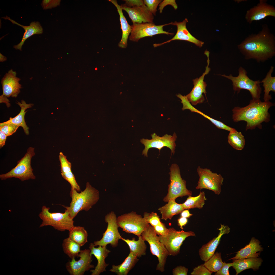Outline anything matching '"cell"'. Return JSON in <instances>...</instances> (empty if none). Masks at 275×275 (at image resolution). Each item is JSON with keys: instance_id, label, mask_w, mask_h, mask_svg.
<instances>
[{"instance_id": "cell-1", "label": "cell", "mask_w": 275, "mask_h": 275, "mask_svg": "<svg viewBox=\"0 0 275 275\" xmlns=\"http://www.w3.org/2000/svg\"><path fill=\"white\" fill-rule=\"evenodd\" d=\"M237 47L246 59L263 62L275 55V37L267 24L262 25L257 34H252Z\"/></svg>"}, {"instance_id": "cell-2", "label": "cell", "mask_w": 275, "mask_h": 275, "mask_svg": "<svg viewBox=\"0 0 275 275\" xmlns=\"http://www.w3.org/2000/svg\"><path fill=\"white\" fill-rule=\"evenodd\" d=\"M275 104L269 101L262 102L260 99H252L247 106L235 107L232 110V118L236 122L244 121L246 122L245 130L262 128V123L270 121L268 111Z\"/></svg>"}, {"instance_id": "cell-3", "label": "cell", "mask_w": 275, "mask_h": 275, "mask_svg": "<svg viewBox=\"0 0 275 275\" xmlns=\"http://www.w3.org/2000/svg\"><path fill=\"white\" fill-rule=\"evenodd\" d=\"M72 200L69 206H64L73 219L80 211L89 210L98 201L99 193L90 183H86L85 189L78 193L74 189H71L70 193Z\"/></svg>"}, {"instance_id": "cell-4", "label": "cell", "mask_w": 275, "mask_h": 275, "mask_svg": "<svg viewBox=\"0 0 275 275\" xmlns=\"http://www.w3.org/2000/svg\"><path fill=\"white\" fill-rule=\"evenodd\" d=\"M50 208L43 206L39 216L42 222L39 227L47 226H51L54 229L62 232L69 231L74 226L73 219L66 209L64 213H51Z\"/></svg>"}, {"instance_id": "cell-5", "label": "cell", "mask_w": 275, "mask_h": 275, "mask_svg": "<svg viewBox=\"0 0 275 275\" xmlns=\"http://www.w3.org/2000/svg\"><path fill=\"white\" fill-rule=\"evenodd\" d=\"M141 235L143 239L149 243L152 254L158 258L159 263L156 270L163 272L169 254L164 245L160 242L159 236L157 235L153 227L149 224Z\"/></svg>"}, {"instance_id": "cell-6", "label": "cell", "mask_w": 275, "mask_h": 275, "mask_svg": "<svg viewBox=\"0 0 275 275\" xmlns=\"http://www.w3.org/2000/svg\"><path fill=\"white\" fill-rule=\"evenodd\" d=\"M34 150L33 147H29L24 156L17 162L15 167L7 173L0 175V179L3 180L15 178L22 181L30 179H35L36 177L31 166L32 158L35 155Z\"/></svg>"}, {"instance_id": "cell-7", "label": "cell", "mask_w": 275, "mask_h": 275, "mask_svg": "<svg viewBox=\"0 0 275 275\" xmlns=\"http://www.w3.org/2000/svg\"><path fill=\"white\" fill-rule=\"evenodd\" d=\"M238 73V75L236 77L233 76L232 74L229 76L225 74L220 75L231 81L235 92L237 91L238 93L241 90L246 89L250 92L252 99H260L262 91L260 81L251 79L247 75L246 71L242 67L239 68Z\"/></svg>"}, {"instance_id": "cell-8", "label": "cell", "mask_w": 275, "mask_h": 275, "mask_svg": "<svg viewBox=\"0 0 275 275\" xmlns=\"http://www.w3.org/2000/svg\"><path fill=\"white\" fill-rule=\"evenodd\" d=\"M170 184L168 185V192L163 199L165 202L175 200L179 197L187 196H191V191L186 188V181L181 177L178 166L175 164H172L170 168Z\"/></svg>"}, {"instance_id": "cell-9", "label": "cell", "mask_w": 275, "mask_h": 275, "mask_svg": "<svg viewBox=\"0 0 275 275\" xmlns=\"http://www.w3.org/2000/svg\"><path fill=\"white\" fill-rule=\"evenodd\" d=\"M118 226L128 233L139 236L148 227V224L143 217L133 211L125 213L117 218Z\"/></svg>"}, {"instance_id": "cell-10", "label": "cell", "mask_w": 275, "mask_h": 275, "mask_svg": "<svg viewBox=\"0 0 275 275\" xmlns=\"http://www.w3.org/2000/svg\"><path fill=\"white\" fill-rule=\"evenodd\" d=\"M159 236L169 255L175 256L179 253L181 246L186 238L189 236H195V234L192 231L186 232L182 230L177 231L173 228H170L168 229L166 235Z\"/></svg>"}, {"instance_id": "cell-11", "label": "cell", "mask_w": 275, "mask_h": 275, "mask_svg": "<svg viewBox=\"0 0 275 275\" xmlns=\"http://www.w3.org/2000/svg\"><path fill=\"white\" fill-rule=\"evenodd\" d=\"M197 172L199 178L196 189H206L212 191L216 194H220L224 180L220 174L213 172L210 169L203 168L200 166L198 167Z\"/></svg>"}, {"instance_id": "cell-12", "label": "cell", "mask_w": 275, "mask_h": 275, "mask_svg": "<svg viewBox=\"0 0 275 275\" xmlns=\"http://www.w3.org/2000/svg\"><path fill=\"white\" fill-rule=\"evenodd\" d=\"M117 218L116 214L113 211L111 212L105 216V220L107 224V229L103 233L102 239L94 242L95 246H105L109 244L113 248L118 246L119 240L121 236L118 231Z\"/></svg>"}, {"instance_id": "cell-13", "label": "cell", "mask_w": 275, "mask_h": 275, "mask_svg": "<svg viewBox=\"0 0 275 275\" xmlns=\"http://www.w3.org/2000/svg\"><path fill=\"white\" fill-rule=\"evenodd\" d=\"M169 25L167 23L156 25L153 23H135L131 25V31L129 37L131 41L138 42L140 39L146 37H152L156 35L164 34L173 35L174 33L163 30V27Z\"/></svg>"}, {"instance_id": "cell-14", "label": "cell", "mask_w": 275, "mask_h": 275, "mask_svg": "<svg viewBox=\"0 0 275 275\" xmlns=\"http://www.w3.org/2000/svg\"><path fill=\"white\" fill-rule=\"evenodd\" d=\"M151 139L143 138L140 140V142L145 146L142 151V155H144V156L147 157L148 152L150 148H155L160 151L164 147L169 148L171 151V154H174L176 146L175 142L177 138L175 132L172 135L166 134L161 137L157 135L155 133L151 134Z\"/></svg>"}, {"instance_id": "cell-15", "label": "cell", "mask_w": 275, "mask_h": 275, "mask_svg": "<svg viewBox=\"0 0 275 275\" xmlns=\"http://www.w3.org/2000/svg\"><path fill=\"white\" fill-rule=\"evenodd\" d=\"M209 53V51L207 50L204 52L207 58V64L206 67L205 72L199 78H197L193 80L194 86L193 89L189 93L186 95L189 101L193 105H195L203 102L205 98L203 93L204 94L206 97V89L207 85L204 81V79L205 76L207 74L210 70V69L209 67L210 63Z\"/></svg>"}, {"instance_id": "cell-16", "label": "cell", "mask_w": 275, "mask_h": 275, "mask_svg": "<svg viewBox=\"0 0 275 275\" xmlns=\"http://www.w3.org/2000/svg\"><path fill=\"white\" fill-rule=\"evenodd\" d=\"M78 256L80 258L78 260L74 258L66 264V268L70 275H83L86 271L95 267L91 264L92 257L89 249L81 250Z\"/></svg>"}, {"instance_id": "cell-17", "label": "cell", "mask_w": 275, "mask_h": 275, "mask_svg": "<svg viewBox=\"0 0 275 275\" xmlns=\"http://www.w3.org/2000/svg\"><path fill=\"white\" fill-rule=\"evenodd\" d=\"M266 0H260L256 6L247 11L245 18L248 22L251 24L253 21L264 19L268 16L275 17V8L268 4Z\"/></svg>"}, {"instance_id": "cell-18", "label": "cell", "mask_w": 275, "mask_h": 275, "mask_svg": "<svg viewBox=\"0 0 275 275\" xmlns=\"http://www.w3.org/2000/svg\"><path fill=\"white\" fill-rule=\"evenodd\" d=\"M188 22V19L186 18L181 22L175 21L174 22H171L169 23V25L177 26V31L175 35L172 38L167 41L160 43L153 44L154 47L160 46L175 40L187 41L194 44L200 48L202 47L204 43V42L197 39L193 36L187 29L186 24Z\"/></svg>"}, {"instance_id": "cell-19", "label": "cell", "mask_w": 275, "mask_h": 275, "mask_svg": "<svg viewBox=\"0 0 275 275\" xmlns=\"http://www.w3.org/2000/svg\"><path fill=\"white\" fill-rule=\"evenodd\" d=\"M16 72L11 69L5 74L1 80L2 86V95L7 97L11 96L16 97L20 92L22 85L19 82L20 78L16 76Z\"/></svg>"}, {"instance_id": "cell-20", "label": "cell", "mask_w": 275, "mask_h": 275, "mask_svg": "<svg viewBox=\"0 0 275 275\" xmlns=\"http://www.w3.org/2000/svg\"><path fill=\"white\" fill-rule=\"evenodd\" d=\"M122 10L128 15L133 24L153 23L154 15L145 5L129 7L123 5H120Z\"/></svg>"}, {"instance_id": "cell-21", "label": "cell", "mask_w": 275, "mask_h": 275, "mask_svg": "<svg viewBox=\"0 0 275 275\" xmlns=\"http://www.w3.org/2000/svg\"><path fill=\"white\" fill-rule=\"evenodd\" d=\"M221 225L220 228L217 229L220 231L218 236L203 245L199 250V254L202 260L205 262L209 259L214 254L222 236L230 232V229L228 226Z\"/></svg>"}, {"instance_id": "cell-22", "label": "cell", "mask_w": 275, "mask_h": 275, "mask_svg": "<svg viewBox=\"0 0 275 275\" xmlns=\"http://www.w3.org/2000/svg\"><path fill=\"white\" fill-rule=\"evenodd\" d=\"M93 243H91L89 245V249L90 251L91 255H93L97 260V263L95 268L91 270L90 272L91 275H99L101 273L106 271V268L109 265L105 261V259L108 256L110 252V251L107 249V246H99L97 248Z\"/></svg>"}, {"instance_id": "cell-23", "label": "cell", "mask_w": 275, "mask_h": 275, "mask_svg": "<svg viewBox=\"0 0 275 275\" xmlns=\"http://www.w3.org/2000/svg\"><path fill=\"white\" fill-rule=\"evenodd\" d=\"M260 244L259 240L254 237L252 238L248 245L237 252L235 256L229 260L258 257L260 253L257 252L263 250Z\"/></svg>"}, {"instance_id": "cell-24", "label": "cell", "mask_w": 275, "mask_h": 275, "mask_svg": "<svg viewBox=\"0 0 275 275\" xmlns=\"http://www.w3.org/2000/svg\"><path fill=\"white\" fill-rule=\"evenodd\" d=\"M3 18L8 19L15 24L22 27L25 30L21 41L18 44L14 45L13 47L16 50H22V48L25 41L29 37L35 34H41L43 32V29L40 23L38 22H32L28 26H25L19 24L10 17L6 16Z\"/></svg>"}, {"instance_id": "cell-25", "label": "cell", "mask_w": 275, "mask_h": 275, "mask_svg": "<svg viewBox=\"0 0 275 275\" xmlns=\"http://www.w3.org/2000/svg\"><path fill=\"white\" fill-rule=\"evenodd\" d=\"M114 5L117 9L119 16V19L122 32V35L121 40L118 46L121 48H126L127 46V42L129 35L131 31V26L129 25L124 16L121 5L118 4L117 1L116 0H109Z\"/></svg>"}, {"instance_id": "cell-26", "label": "cell", "mask_w": 275, "mask_h": 275, "mask_svg": "<svg viewBox=\"0 0 275 275\" xmlns=\"http://www.w3.org/2000/svg\"><path fill=\"white\" fill-rule=\"evenodd\" d=\"M181 100V102L182 103L183 107L182 108L183 110L188 109L191 112L198 113L210 120L213 124L219 129L225 130L229 132H234L237 131L235 129L228 126L221 122L211 118L201 111L197 109L194 107L190 103L186 96H183L180 94L176 95Z\"/></svg>"}, {"instance_id": "cell-27", "label": "cell", "mask_w": 275, "mask_h": 275, "mask_svg": "<svg viewBox=\"0 0 275 275\" xmlns=\"http://www.w3.org/2000/svg\"><path fill=\"white\" fill-rule=\"evenodd\" d=\"M233 260L232 267L236 270V275L248 269H252L254 270H258L263 261L261 258L258 257Z\"/></svg>"}, {"instance_id": "cell-28", "label": "cell", "mask_w": 275, "mask_h": 275, "mask_svg": "<svg viewBox=\"0 0 275 275\" xmlns=\"http://www.w3.org/2000/svg\"><path fill=\"white\" fill-rule=\"evenodd\" d=\"M138 258L136 255L130 252L122 264L118 265H113L109 271L118 275H127L138 261Z\"/></svg>"}, {"instance_id": "cell-29", "label": "cell", "mask_w": 275, "mask_h": 275, "mask_svg": "<svg viewBox=\"0 0 275 275\" xmlns=\"http://www.w3.org/2000/svg\"><path fill=\"white\" fill-rule=\"evenodd\" d=\"M16 103L21 108L20 113L15 117L13 118L10 117L9 120L6 122L15 124L19 127H22L26 134L28 135L29 134V128L26 125L25 121V115L27 111H25L27 109L32 107L33 104L30 103L27 104L23 100H22L21 102H18Z\"/></svg>"}, {"instance_id": "cell-30", "label": "cell", "mask_w": 275, "mask_h": 275, "mask_svg": "<svg viewBox=\"0 0 275 275\" xmlns=\"http://www.w3.org/2000/svg\"><path fill=\"white\" fill-rule=\"evenodd\" d=\"M175 200H171L165 205L158 209L162 215L161 219L171 220L174 215L180 213L184 209L181 204L177 203Z\"/></svg>"}, {"instance_id": "cell-31", "label": "cell", "mask_w": 275, "mask_h": 275, "mask_svg": "<svg viewBox=\"0 0 275 275\" xmlns=\"http://www.w3.org/2000/svg\"><path fill=\"white\" fill-rule=\"evenodd\" d=\"M138 237V240L137 241L135 240L134 238H133L132 240H130L125 239L121 237L120 239L128 244L130 249V252L136 255L138 257H140L146 255L147 248L145 241L142 238L141 235Z\"/></svg>"}, {"instance_id": "cell-32", "label": "cell", "mask_w": 275, "mask_h": 275, "mask_svg": "<svg viewBox=\"0 0 275 275\" xmlns=\"http://www.w3.org/2000/svg\"><path fill=\"white\" fill-rule=\"evenodd\" d=\"M274 69V67L271 66L265 78L260 81L261 83H263V85L264 88L263 97L264 101H269L272 99L271 95L269 94L270 91L275 92V77L272 76Z\"/></svg>"}, {"instance_id": "cell-33", "label": "cell", "mask_w": 275, "mask_h": 275, "mask_svg": "<svg viewBox=\"0 0 275 275\" xmlns=\"http://www.w3.org/2000/svg\"><path fill=\"white\" fill-rule=\"evenodd\" d=\"M68 231V237L81 247L88 242V233L83 227L74 226Z\"/></svg>"}, {"instance_id": "cell-34", "label": "cell", "mask_w": 275, "mask_h": 275, "mask_svg": "<svg viewBox=\"0 0 275 275\" xmlns=\"http://www.w3.org/2000/svg\"><path fill=\"white\" fill-rule=\"evenodd\" d=\"M207 198L204 191L200 192L199 194L195 197L189 196L186 201L181 205L184 209H189L195 208H203Z\"/></svg>"}, {"instance_id": "cell-35", "label": "cell", "mask_w": 275, "mask_h": 275, "mask_svg": "<svg viewBox=\"0 0 275 275\" xmlns=\"http://www.w3.org/2000/svg\"><path fill=\"white\" fill-rule=\"evenodd\" d=\"M62 246L64 253L70 258L79 257L81 246L69 237L64 239Z\"/></svg>"}, {"instance_id": "cell-36", "label": "cell", "mask_w": 275, "mask_h": 275, "mask_svg": "<svg viewBox=\"0 0 275 275\" xmlns=\"http://www.w3.org/2000/svg\"><path fill=\"white\" fill-rule=\"evenodd\" d=\"M229 144L234 149L239 150L243 149L245 145L244 137L240 132H230L228 136Z\"/></svg>"}, {"instance_id": "cell-37", "label": "cell", "mask_w": 275, "mask_h": 275, "mask_svg": "<svg viewBox=\"0 0 275 275\" xmlns=\"http://www.w3.org/2000/svg\"><path fill=\"white\" fill-rule=\"evenodd\" d=\"M222 261L221 253L216 252L204 264L205 266L211 272H216L218 271L222 266Z\"/></svg>"}, {"instance_id": "cell-38", "label": "cell", "mask_w": 275, "mask_h": 275, "mask_svg": "<svg viewBox=\"0 0 275 275\" xmlns=\"http://www.w3.org/2000/svg\"><path fill=\"white\" fill-rule=\"evenodd\" d=\"M19 127L15 124L5 121L0 123V131L8 136L15 133Z\"/></svg>"}, {"instance_id": "cell-39", "label": "cell", "mask_w": 275, "mask_h": 275, "mask_svg": "<svg viewBox=\"0 0 275 275\" xmlns=\"http://www.w3.org/2000/svg\"><path fill=\"white\" fill-rule=\"evenodd\" d=\"M143 217L153 227L160 224L162 223L159 216L156 213L153 212L149 213L145 212L144 213Z\"/></svg>"}, {"instance_id": "cell-40", "label": "cell", "mask_w": 275, "mask_h": 275, "mask_svg": "<svg viewBox=\"0 0 275 275\" xmlns=\"http://www.w3.org/2000/svg\"><path fill=\"white\" fill-rule=\"evenodd\" d=\"M62 177L70 183L71 188L76 190L78 192L81 191L79 186L77 183L75 177L72 171L65 173H61Z\"/></svg>"}, {"instance_id": "cell-41", "label": "cell", "mask_w": 275, "mask_h": 275, "mask_svg": "<svg viewBox=\"0 0 275 275\" xmlns=\"http://www.w3.org/2000/svg\"><path fill=\"white\" fill-rule=\"evenodd\" d=\"M59 159L60 163L61 173H66L71 171V163L68 160L66 156L62 152L59 153Z\"/></svg>"}, {"instance_id": "cell-42", "label": "cell", "mask_w": 275, "mask_h": 275, "mask_svg": "<svg viewBox=\"0 0 275 275\" xmlns=\"http://www.w3.org/2000/svg\"><path fill=\"white\" fill-rule=\"evenodd\" d=\"M161 0H144V4L153 15H155L158 6L162 2Z\"/></svg>"}, {"instance_id": "cell-43", "label": "cell", "mask_w": 275, "mask_h": 275, "mask_svg": "<svg viewBox=\"0 0 275 275\" xmlns=\"http://www.w3.org/2000/svg\"><path fill=\"white\" fill-rule=\"evenodd\" d=\"M204 266V264L198 266L193 269L191 275H211L212 273Z\"/></svg>"}, {"instance_id": "cell-44", "label": "cell", "mask_w": 275, "mask_h": 275, "mask_svg": "<svg viewBox=\"0 0 275 275\" xmlns=\"http://www.w3.org/2000/svg\"><path fill=\"white\" fill-rule=\"evenodd\" d=\"M60 2L59 0H44L42 1L41 5L44 9H51L59 5Z\"/></svg>"}, {"instance_id": "cell-45", "label": "cell", "mask_w": 275, "mask_h": 275, "mask_svg": "<svg viewBox=\"0 0 275 275\" xmlns=\"http://www.w3.org/2000/svg\"><path fill=\"white\" fill-rule=\"evenodd\" d=\"M167 5H170L172 6L175 10H176L178 8V6L175 0H164L160 3L159 5V7L158 10L159 12L161 13L164 8Z\"/></svg>"}, {"instance_id": "cell-46", "label": "cell", "mask_w": 275, "mask_h": 275, "mask_svg": "<svg viewBox=\"0 0 275 275\" xmlns=\"http://www.w3.org/2000/svg\"><path fill=\"white\" fill-rule=\"evenodd\" d=\"M233 263H226L223 262V264L220 269L216 272L215 275H229V267L232 266Z\"/></svg>"}, {"instance_id": "cell-47", "label": "cell", "mask_w": 275, "mask_h": 275, "mask_svg": "<svg viewBox=\"0 0 275 275\" xmlns=\"http://www.w3.org/2000/svg\"><path fill=\"white\" fill-rule=\"evenodd\" d=\"M153 227L156 233L159 235L164 236L166 235L168 230V229L166 228L165 224L162 222Z\"/></svg>"}, {"instance_id": "cell-48", "label": "cell", "mask_w": 275, "mask_h": 275, "mask_svg": "<svg viewBox=\"0 0 275 275\" xmlns=\"http://www.w3.org/2000/svg\"><path fill=\"white\" fill-rule=\"evenodd\" d=\"M125 3L123 5L129 7H133L145 5L143 0H124Z\"/></svg>"}, {"instance_id": "cell-49", "label": "cell", "mask_w": 275, "mask_h": 275, "mask_svg": "<svg viewBox=\"0 0 275 275\" xmlns=\"http://www.w3.org/2000/svg\"><path fill=\"white\" fill-rule=\"evenodd\" d=\"M188 271V268L184 266H180L174 269L172 273L173 275H187Z\"/></svg>"}, {"instance_id": "cell-50", "label": "cell", "mask_w": 275, "mask_h": 275, "mask_svg": "<svg viewBox=\"0 0 275 275\" xmlns=\"http://www.w3.org/2000/svg\"><path fill=\"white\" fill-rule=\"evenodd\" d=\"M178 225L183 230V227L185 226L187 224L188 220L187 218L181 217L178 219Z\"/></svg>"}, {"instance_id": "cell-51", "label": "cell", "mask_w": 275, "mask_h": 275, "mask_svg": "<svg viewBox=\"0 0 275 275\" xmlns=\"http://www.w3.org/2000/svg\"><path fill=\"white\" fill-rule=\"evenodd\" d=\"M7 136L4 133L0 131V148L3 147L5 144V142Z\"/></svg>"}, {"instance_id": "cell-52", "label": "cell", "mask_w": 275, "mask_h": 275, "mask_svg": "<svg viewBox=\"0 0 275 275\" xmlns=\"http://www.w3.org/2000/svg\"><path fill=\"white\" fill-rule=\"evenodd\" d=\"M193 214L190 213L188 210H183L181 213V217L189 218L192 216Z\"/></svg>"}, {"instance_id": "cell-53", "label": "cell", "mask_w": 275, "mask_h": 275, "mask_svg": "<svg viewBox=\"0 0 275 275\" xmlns=\"http://www.w3.org/2000/svg\"><path fill=\"white\" fill-rule=\"evenodd\" d=\"M0 103L5 102L7 105H9V101L7 98V97L5 96L2 95L0 96Z\"/></svg>"}, {"instance_id": "cell-54", "label": "cell", "mask_w": 275, "mask_h": 275, "mask_svg": "<svg viewBox=\"0 0 275 275\" xmlns=\"http://www.w3.org/2000/svg\"><path fill=\"white\" fill-rule=\"evenodd\" d=\"M7 60V58L6 57L2 55V54L0 53V62H3L6 61Z\"/></svg>"}, {"instance_id": "cell-55", "label": "cell", "mask_w": 275, "mask_h": 275, "mask_svg": "<svg viewBox=\"0 0 275 275\" xmlns=\"http://www.w3.org/2000/svg\"><path fill=\"white\" fill-rule=\"evenodd\" d=\"M242 1H244V0H235V2H237V3H239V2H242Z\"/></svg>"}]
</instances>
